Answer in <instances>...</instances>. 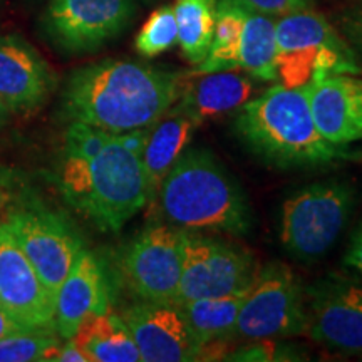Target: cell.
I'll return each mask as SVG.
<instances>
[{
	"label": "cell",
	"instance_id": "obj_1",
	"mask_svg": "<svg viewBox=\"0 0 362 362\" xmlns=\"http://www.w3.org/2000/svg\"><path fill=\"white\" fill-rule=\"evenodd\" d=\"M146 129L107 133L69 123L54 163L62 200L103 232H117L149 203L141 163Z\"/></svg>",
	"mask_w": 362,
	"mask_h": 362
},
{
	"label": "cell",
	"instance_id": "obj_2",
	"mask_svg": "<svg viewBox=\"0 0 362 362\" xmlns=\"http://www.w3.org/2000/svg\"><path fill=\"white\" fill-rule=\"evenodd\" d=\"M181 72L124 59L72 71L61 93V116L107 133H133L151 126L180 99Z\"/></svg>",
	"mask_w": 362,
	"mask_h": 362
},
{
	"label": "cell",
	"instance_id": "obj_3",
	"mask_svg": "<svg viewBox=\"0 0 362 362\" xmlns=\"http://www.w3.org/2000/svg\"><path fill=\"white\" fill-rule=\"evenodd\" d=\"M235 128L262 160L277 166H315L342 156L317 129L310 110L309 84H277L240 106Z\"/></svg>",
	"mask_w": 362,
	"mask_h": 362
},
{
	"label": "cell",
	"instance_id": "obj_4",
	"mask_svg": "<svg viewBox=\"0 0 362 362\" xmlns=\"http://www.w3.org/2000/svg\"><path fill=\"white\" fill-rule=\"evenodd\" d=\"M156 198L166 220L189 232L247 233L252 226L245 193L208 149L188 148L161 181Z\"/></svg>",
	"mask_w": 362,
	"mask_h": 362
},
{
	"label": "cell",
	"instance_id": "obj_5",
	"mask_svg": "<svg viewBox=\"0 0 362 362\" xmlns=\"http://www.w3.org/2000/svg\"><path fill=\"white\" fill-rule=\"evenodd\" d=\"M277 78L288 88H300L332 74H356V52L320 13L309 8L275 21Z\"/></svg>",
	"mask_w": 362,
	"mask_h": 362
},
{
	"label": "cell",
	"instance_id": "obj_6",
	"mask_svg": "<svg viewBox=\"0 0 362 362\" xmlns=\"http://www.w3.org/2000/svg\"><path fill=\"white\" fill-rule=\"evenodd\" d=\"M354 206V189L342 181H320L284 203L280 242L292 257L315 260L332 248Z\"/></svg>",
	"mask_w": 362,
	"mask_h": 362
},
{
	"label": "cell",
	"instance_id": "obj_7",
	"mask_svg": "<svg viewBox=\"0 0 362 362\" xmlns=\"http://www.w3.org/2000/svg\"><path fill=\"white\" fill-rule=\"evenodd\" d=\"M305 329L304 291L291 267L274 262L260 269L243 297L235 334L247 341H274Z\"/></svg>",
	"mask_w": 362,
	"mask_h": 362
},
{
	"label": "cell",
	"instance_id": "obj_8",
	"mask_svg": "<svg viewBox=\"0 0 362 362\" xmlns=\"http://www.w3.org/2000/svg\"><path fill=\"white\" fill-rule=\"evenodd\" d=\"M6 223L40 279L56 296L59 285L84 248L83 238L64 215L27 194L8 214Z\"/></svg>",
	"mask_w": 362,
	"mask_h": 362
},
{
	"label": "cell",
	"instance_id": "obj_9",
	"mask_svg": "<svg viewBox=\"0 0 362 362\" xmlns=\"http://www.w3.org/2000/svg\"><path fill=\"white\" fill-rule=\"evenodd\" d=\"M189 230L171 223L149 225L126 247L121 274L144 302L173 304L183 270Z\"/></svg>",
	"mask_w": 362,
	"mask_h": 362
},
{
	"label": "cell",
	"instance_id": "obj_10",
	"mask_svg": "<svg viewBox=\"0 0 362 362\" xmlns=\"http://www.w3.org/2000/svg\"><path fill=\"white\" fill-rule=\"evenodd\" d=\"M259 270V264L247 250L189 232L173 304L247 291Z\"/></svg>",
	"mask_w": 362,
	"mask_h": 362
},
{
	"label": "cell",
	"instance_id": "obj_11",
	"mask_svg": "<svg viewBox=\"0 0 362 362\" xmlns=\"http://www.w3.org/2000/svg\"><path fill=\"white\" fill-rule=\"evenodd\" d=\"M134 13V0H51L42 29L61 51L94 52L123 34Z\"/></svg>",
	"mask_w": 362,
	"mask_h": 362
},
{
	"label": "cell",
	"instance_id": "obj_12",
	"mask_svg": "<svg viewBox=\"0 0 362 362\" xmlns=\"http://www.w3.org/2000/svg\"><path fill=\"white\" fill-rule=\"evenodd\" d=\"M307 329L315 341L341 352H362V282L334 277L310 288Z\"/></svg>",
	"mask_w": 362,
	"mask_h": 362
},
{
	"label": "cell",
	"instance_id": "obj_13",
	"mask_svg": "<svg viewBox=\"0 0 362 362\" xmlns=\"http://www.w3.org/2000/svg\"><path fill=\"white\" fill-rule=\"evenodd\" d=\"M0 307L25 327H54V293L6 221L0 223Z\"/></svg>",
	"mask_w": 362,
	"mask_h": 362
},
{
	"label": "cell",
	"instance_id": "obj_14",
	"mask_svg": "<svg viewBox=\"0 0 362 362\" xmlns=\"http://www.w3.org/2000/svg\"><path fill=\"white\" fill-rule=\"evenodd\" d=\"M121 317L141 362H189L200 357V344L178 305L141 300Z\"/></svg>",
	"mask_w": 362,
	"mask_h": 362
},
{
	"label": "cell",
	"instance_id": "obj_15",
	"mask_svg": "<svg viewBox=\"0 0 362 362\" xmlns=\"http://www.w3.org/2000/svg\"><path fill=\"white\" fill-rule=\"evenodd\" d=\"M56 88L45 59L19 35H0V101L25 115L39 110Z\"/></svg>",
	"mask_w": 362,
	"mask_h": 362
},
{
	"label": "cell",
	"instance_id": "obj_16",
	"mask_svg": "<svg viewBox=\"0 0 362 362\" xmlns=\"http://www.w3.org/2000/svg\"><path fill=\"white\" fill-rule=\"evenodd\" d=\"M110 310V285L103 264L83 248L54 296V327L62 339L74 337L81 324Z\"/></svg>",
	"mask_w": 362,
	"mask_h": 362
},
{
	"label": "cell",
	"instance_id": "obj_17",
	"mask_svg": "<svg viewBox=\"0 0 362 362\" xmlns=\"http://www.w3.org/2000/svg\"><path fill=\"white\" fill-rule=\"evenodd\" d=\"M310 110L319 133L344 148L362 139V79L332 74L309 84Z\"/></svg>",
	"mask_w": 362,
	"mask_h": 362
},
{
	"label": "cell",
	"instance_id": "obj_18",
	"mask_svg": "<svg viewBox=\"0 0 362 362\" xmlns=\"http://www.w3.org/2000/svg\"><path fill=\"white\" fill-rule=\"evenodd\" d=\"M202 123L180 101H176L160 119L144 133L141 163L148 181L149 202L155 200L161 181L188 149L194 131Z\"/></svg>",
	"mask_w": 362,
	"mask_h": 362
},
{
	"label": "cell",
	"instance_id": "obj_19",
	"mask_svg": "<svg viewBox=\"0 0 362 362\" xmlns=\"http://www.w3.org/2000/svg\"><path fill=\"white\" fill-rule=\"evenodd\" d=\"M253 83L235 71L187 72L178 101L203 124L211 117L237 111L253 94Z\"/></svg>",
	"mask_w": 362,
	"mask_h": 362
},
{
	"label": "cell",
	"instance_id": "obj_20",
	"mask_svg": "<svg viewBox=\"0 0 362 362\" xmlns=\"http://www.w3.org/2000/svg\"><path fill=\"white\" fill-rule=\"evenodd\" d=\"M71 339L89 362H141L123 317L110 310L88 317Z\"/></svg>",
	"mask_w": 362,
	"mask_h": 362
},
{
	"label": "cell",
	"instance_id": "obj_21",
	"mask_svg": "<svg viewBox=\"0 0 362 362\" xmlns=\"http://www.w3.org/2000/svg\"><path fill=\"white\" fill-rule=\"evenodd\" d=\"M247 291L221 297L197 298L178 305L192 329L194 339L200 344V352L208 346H216L235 334L240 307ZM200 361V357H198Z\"/></svg>",
	"mask_w": 362,
	"mask_h": 362
},
{
	"label": "cell",
	"instance_id": "obj_22",
	"mask_svg": "<svg viewBox=\"0 0 362 362\" xmlns=\"http://www.w3.org/2000/svg\"><path fill=\"white\" fill-rule=\"evenodd\" d=\"M245 8V7H243ZM277 37L275 17L245 8L238 49V69L260 81L277 79Z\"/></svg>",
	"mask_w": 362,
	"mask_h": 362
},
{
	"label": "cell",
	"instance_id": "obj_23",
	"mask_svg": "<svg viewBox=\"0 0 362 362\" xmlns=\"http://www.w3.org/2000/svg\"><path fill=\"white\" fill-rule=\"evenodd\" d=\"M173 11L181 52L198 66L205 61L214 40L216 0H176Z\"/></svg>",
	"mask_w": 362,
	"mask_h": 362
},
{
	"label": "cell",
	"instance_id": "obj_24",
	"mask_svg": "<svg viewBox=\"0 0 362 362\" xmlns=\"http://www.w3.org/2000/svg\"><path fill=\"white\" fill-rule=\"evenodd\" d=\"M245 8L232 0H216V21L211 47L205 61L197 66V72L237 71L238 49L242 39Z\"/></svg>",
	"mask_w": 362,
	"mask_h": 362
},
{
	"label": "cell",
	"instance_id": "obj_25",
	"mask_svg": "<svg viewBox=\"0 0 362 362\" xmlns=\"http://www.w3.org/2000/svg\"><path fill=\"white\" fill-rule=\"evenodd\" d=\"M64 339L56 327H25L0 339V362H56Z\"/></svg>",
	"mask_w": 362,
	"mask_h": 362
},
{
	"label": "cell",
	"instance_id": "obj_26",
	"mask_svg": "<svg viewBox=\"0 0 362 362\" xmlns=\"http://www.w3.org/2000/svg\"><path fill=\"white\" fill-rule=\"evenodd\" d=\"M178 42L173 6H163L149 16L134 39V47L144 57H156Z\"/></svg>",
	"mask_w": 362,
	"mask_h": 362
},
{
	"label": "cell",
	"instance_id": "obj_27",
	"mask_svg": "<svg viewBox=\"0 0 362 362\" xmlns=\"http://www.w3.org/2000/svg\"><path fill=\"white\" fill-rule=\"evenodd\" d=\"M230 361H297L298 352L291 347L280 346L279 342H272V339L264 341H252L250 346L242 347L237 352H232Z\"/></svg>",
	"mask_w": 362,
	"mask_h": 362
},
{
	"label": "cell",
	"instance_id": "obj_28",
	"mask_svg": "<svg viewBox=\"0 0 362 362\" xmlns=\"http://www.w3.org/2000/svg\"><path fill=\"white\" fill-rule=\"evenodd\" d=\"M25 194L24 181L19 178V173L8 166L0 165V223L6 221L8 214Z\"/></svg>",
	"mask_w": 362,
	"mask_h": 362
},
{
	"label": "cell",
	"instance_id": "obj_29",
	"mask_svg": "<svg viewBox=\"0 0 362 362\" xmlns=\"http://www.w3.org/2000/svg\"><path fill=\"white\" fill-rule=\"evenodd\" d=\"M240 7L248 11L265 13V16L280 17L296 11H304L309 6V0H232Z\"/></svg>",
	"mask_w": 362,
	"mask_h": 362
},
{
	"label": "cell",
	"instance_id": "obj_30",
	"mask_svg": "<svg viewBox=\"0 0 362 362\" xmlns=\"http://www.w3.org/2000/svg\"><path fill=\"white\" fill-rule=\"evenodd\" d=\"M344 33L349 44L356 49V52L362 57V8L351 12L344 19Z\"/></svg>",
	"mask_w": 362,
	"mask_h": 362
},
{
	"label": "cell",
	"instance_id": "obj_31",
	"mask_svg": "<svg viewBox=\"0 0 362 362\" xmlns=\"http://www.w3.org/2000/svg\"><path fill=\"white\" fill-rule=\"evenodd\" d=\"M56 362H89V359L72 339H64L59 347Z\"/></svg>",
	"mask_w": 362,
	"mask_h": 362
},
{
	"label": "cell",
	"instance_id": "obj_32",
	"mask_svg": "<svg viewBox=\"0 0 362 362\" xmlns=\"http://www.w3.org/2000/svg\"><path fill=\"white\" fill-rule=\"evenodd\" d=\"M344 262H346L347 267H351V269H354L362 275V223L357 228L354 238H352Z\"/></svg>",
	"mask_w": 362,
	"mask_h": 362
},
{
	"label": "cell",
	"instance_id": "obj_33",
	"mask_svg": "<svg viewBox=\"0 0 362 362\" xmlns=\"http://www.w3.org/2000/svg\"><path fill=\"white\" fill-rule=\"evenodd\" d=\"M21 329H25V325L17 322L4 307H0V339L8 336V334L17 332Z\"/></svg>",
	"mask_w": 362,
	"mask_h": 362
},
{
	"label": "cell",
	"instance_id": "obj_34",
	"mask_svg": "<svg viewBox=\"0 0 362 362\" xmlns=\"http://www.w3.org/2000/svg\"><path fill=\"white\" fill-rule=\"evenodd\" d=\"M11 115H12V112L7 110L6 104L0 101V129H2L4 126L7 124V121H8V117H11Z\"/></svg>",
	"mask_w": 362,
	"mask_h": 362
},
{
	"label": "cell",
	"instance_id": "obj_35",
	"mask_svg": "<svg viewBox=\"0 0 362 362\" xmlns=\"http://www.w3.org/2000/svg\"><path fill=\"white\" fill-rule=\"evenodd\" d=\"M143 2H151V0H143Z\"/></svg>",
	"mask_w": 362,
	"mask_h": 362
}]
</instances>
